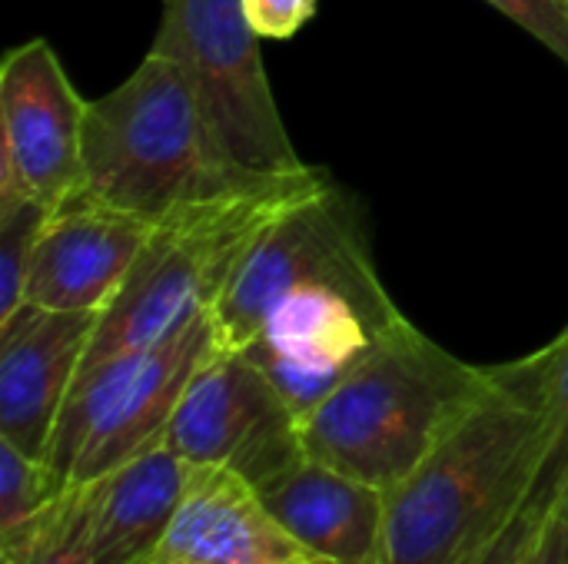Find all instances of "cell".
Wrapping results in <instances>:
<instances>
[{"label":"cell","instance_id":"1","mask_svg":"<svg viewBox=\"0 0 568 564\" xmlns=\"http://www.w3.org/2000/svg\"><path fill=\"white\" fill-rule=\"evenodd\" d=\"M549 452V349L493 366L476 406L386 492L383 564H473L529 505Z\"/></svg>","mask_w":568,"mask_h":564},{"label":"cell","instance_id":"2","mask_svg":"<svg viewBox=\"0 0 568 564\" xmlns=\"http://www.w3.org/2000/svg\"><path fill=\"white\" fill-rule=\"evenodd\" d=\"M489 379L493 366H469L403 322L300 419L303 452L389 492L429 459Z\"/></svg>","mask_w":568,"mask_h":564},{"label":"cell","instance_id":"3","mask_svg":"<svg viewBox=\"0 0 568 564\" xmlns=\"http://www.w3.org/2000/svg\"><path fill=\"white\" fill-rule=\"evenodd\" d=\"M83 170V189L93 199L150 223L193 203L283 180L223 163L190 80L156 50L116 90L87 103Z\"/></svg>","mask_w":568,"mask_h":564},{"label":"cell","instance_id":"4","mask_svg":"<svg viewBox=\"0 0 568 564\" xmlns=\"http://www.w3.org/2000/svg\"><path fill=\"white\" fill-rule=\"evenodd\" d=\"M323 176L306 170L163 216L120 293L100 312L80 376L123 352L156 346L210 312L253 236Z\"/></svg>","mask_w":568,"mask_h":564},{"label":"cell","instance_id":"5","mask_svg":"<svg viewBox=\"0 0 568 564\" xmlns=\"http://www.w3.org/2000/svg\"><path fill=\"white\" fill-rule=\"evenodd\" d=\"M260 40L243 0H163L150 50L190 80L223 163L253 176H296L313 166L286 133Z\"/></svg>","mask_w":568,"mask_h":564},{"label":"cell","instance_id":"6","mask_svg":"<svg viewBox=\"0 0 568 564\" xmlns=\"http://www.w3.org/2000/svg\"><path fill=\"white\" fill-rule=\"evenodd\" d=\"M213 349V319L203 312L176 336L77 376L57 419L47 465L70 489L160 445L183 389Z\"/></svg>","mask_w":568,"mask_h":564},{"label":"cell","instance_id":"7","mask_svg":"<svg viewBox=\"0 0 568 564\" xmlns=\"http://www.w3.org/2000/svg\"><path fill=\"white\" fill-rule=\"evenodd\" d=\"M303 283H343L366 293H389L376 273L356 203L326 176L290 199L243 249L210 309L216 346L243 349L266 312Z\"/></svg>","mask_w":568,"mask_h":564},{"label":"cell","instance_id":"8","mask_svg":"<svg viewBox=\"0 0 568 564\" xmlns=\"http://www.w3.org/2000/svg\"><path fill=\"white\" fill-rule=\"evenodd\" d=\"M403 322L409 319L389 293L303 283L266 312L243 352L300 422Z\"/></svg>","mask_w":568,"mask_h":564},{"label":"cell","instance_id":"9","mask_svg":"<svg viewBox=\"0 0 568 564\" xmlns=\"http://www.w3.org/2000/svg\"><path fill=\"white\" fill-rule=\"evenodd\" d=\"M163 445L193 465H223L253 489L306 459L300 422L243 349H213L166 425Z\"/></svg>","mask_w":568,"mask_h":564},{"label":"cell","instance_id":"10","mask_svg":"<svg viewBox=\"0 0 568 564\" xmlns=\"http://www.w3.org/2000/svg\"><path fill=\"white\" fill-rule=\"evenodd\" d=\"M87 103L57 50L37 37L0 63V193H23L47 209L83 193Z\"/></svg>","mask_w":568,"mask_h":564},{"label":"cell","instance_id":"11","mask_svg":"<svg viewBox=\"0 0 568 564\" xmlns=\"http://www.w3.org/2000/svg\"><path fill=\"white\" fill-rule=\"evenodd\" d=\"M156 223L113 209L87 189L50 209L37 239L23 302L63 312H103L120 293Z\"/></svg>","mask_w":568,"mask_h":564},{"label":"cell","instance_id":"12","mask_svg":"<svg viewBox=\"0 0 568 564\" xmlns=\"http://www.w3.org/2000/svg\"><path fill=\"white\" fill-rule=\"evenodd\" d=\"M100 312H63L23 302L0 322V439L30 459L47 449L80 376Z\"/></svg>","mask_w":568,"mask_h":564},{"label":"cell","instance_id":"13","mask_svg":"<svg viewBox=\"0 0 568 564\" xmlns=\"http://www.w3.org/2000/svg\"><path fill=\"white\" fill-rule=\"evenodd\" d=\"M143 564H329L300 545L233 469L196 465L190 489Z\"/></svg>","mask_w":568,"mask_h":564},{"label":"cell","instance_id":"14","mask_svg":"<svg viewBox=\"0 0 568 564\" xmlns=\"http://www.w3.org/2000/svg\"><path fill=\"white\" fill-rule=\"evenodd\" d=\"M196 465L163 442L100 479L70 485L73 529L97 564H143L170 529Z\"/></svg>","mask_w":568,"mask_h":564},{"label":"cell","instance_id":"15","mask_svg":"<svg viewBox=\"0 0 568 564\" xmlns=\"http://www.w3.org/2000/svg\"><path fill=\"white\" fill-rule=\"evenodd\" d=\"M276 522L329 564H383L386 492L310 455L256 485Z\"/></svg>","mask_w":568,"mask_h":564},{"label":"cell","instance_id":"16","mask_svg":"<svg viewBox=\"0 0 568 564\" xmlns=\"http://www.w3.org/2000/svg\"><path fill=\"white\" fill-rule=\"evenodd\" d=\"M50 209L23 193H0V322L23 306L27 273Z\"/></svg>","mask_w":568,"mask_h":564},{"label":"cell","instance_id":"17","mask_svg":"<svg viewBox=\"0 0 568 564\" xmlns=\"http://www.w3.org/2000/svg\"><path fill=\"white\" fill-rule=\"evenodd\" d=\"M63 489L67 485L43 459H30L0 439V535L43 515Z\"/></svg>","mask_w":568,"mask_h":564},{"label":"cell","instance_id":"18","mask_svg":"<svg viewBox=\"0 0 568 564\" xmlns=\"http://www.w3.org/2000/svg\"><path fill=\"white\" fill-rule=\"evenodd\" d=\"M546 349H549V452L529 502L552 509L568 479V326Z\"/></svg>","mask_w":568,"mask_h":564},{"label":"cell","instance_id":"19","mask_svg":"<svg viewBox=\"0 0 568 564\" xmlns=\"http://www.w3.org/2000/svg\"><path fill=\"white\" fill-rule=\"evenodd\" d=\"M568 66V0H486Z\"/></svg>","mask_w":568,"mask_h":564},{"label":"cell","instance_id":"20","mask_svg":"<svg viewBox=\"0 0 568 564\" xmlns=\"http://www.w3.org/2000/svg\"><path fill=\"white\" fill-rule=\"evenodd\" d=\"M243 10L260 37L286 40L316 13V0H243Z\"/></svg>","mask_w":568,"mask_h":564},{"label":"cell","instance_id":"21","mask_svg":"<svg viewBox=\"0 0 568 564\" xmlns=\"http://www.w3.org/2000/svg\"><path fill=\"white\" fill-rule=\"evenodd\" d=\"M549 515V509H542V505H536V502H529L513 522H509V529L476 558L473 564H523L526 562V555H529V548H532V542H536V535H539V525H542V519Z\"/></svg>","mask_w":568,"mask_h":564},{"label":"cell","instance_id":"22","mask_svg":"<svg viewBox=\"0 0 568 564\" xmlns=\"http://www.w3.org/2000/svg\"><path fill=\"white\" fill-rule=\"evenodd\" d=\"M523 564H568V512L556 502Z\"/></svg>","mask_w":568,"mask_h":564},{"label":"cell","instance_id":"23","mask_svg":"<svg viewBox=\"0 0 568 564\" xmlns=\"http://www.w3.org/2000/svg\"><path fill=\"white\" fill-rule=\"evenodd\" d=\"M559 505L566 509L568 512V479H566V485H562V495H559Z\"/></svg>","mask_w":568,"mask_h":564}]
</instances>
